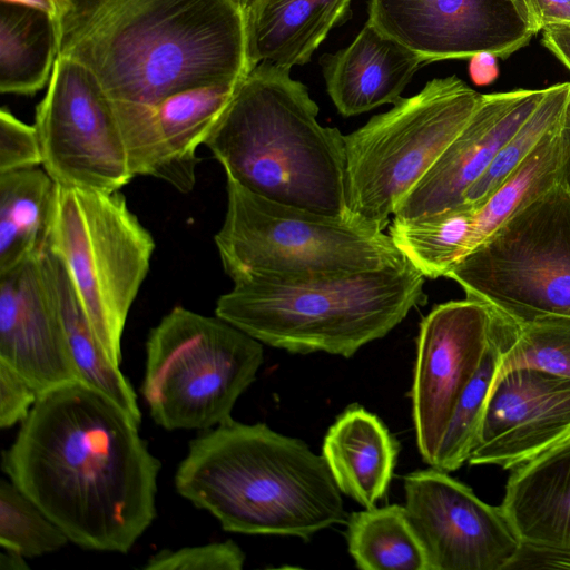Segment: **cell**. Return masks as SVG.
Returning <instances> with one entry per match:
<instances>
[{"mask_svg":"<svg viewBox=\"0 0 570 570\" xmlns=\"http://www.w3.org/2000/svg\"><path fill=\"white\" fill-rule=\"evenodd\" d=\"M562 122L474 210L468 254L488 239L513 214L562 179Z\"/></svg>","mask_w":570,"mask_h":570,"instance_id":"obj_27","label":"cell"},{"mask_svg":"<svg viewBox=\"0 0 570 570\" xmlns=\"http://www.w3.org/2000/svg\"><path fill=\"white\" fill-rule=\"evenodd\" d=\"M0 569L26 570L29 569V566L24 556L14 550L2 548V551L0 552Z\"/></svg>","mask_w":570,"mask_h":570,"instance_id":"obj_41","label":"cell"},{"mask_svg":"<svg viewBox=\"0 0 570 570\" xmlns=\"http://www.w3.org/2000/svg\"><path fill=\"white\" fill-rule=\"evenodd\" d=\"M291 70L257 65L238 81L204 145L232 179L269 200L347 219L344 135Z\"/></svg>","mask_w":570,"mask_h":570,"instance_id":"obj_4","label":"cell"},{"mask_svg":"<svg viewBox=\"0 0 570 570\" xmlns=\"http://www.w3.org/2000/svg\"><path fill=\"white\" fill-rule=\"evenodd\" d=\"M174 484L228 532L309 540L348 517L322 454L264 423L229 419L202 432L189 441Z\"/></svg>","mask_w":570,"mask_h":570,"instance_id":"obj_3","label":"cell"},{"mask_svg":"<svg viewBox=\"0 0 570 570\" xmlns=\"http://www.w3.org/2000/svg\"><path fill=\"white\" fill-rule=\"evenodd\" d=\"M425 63L370 22L347 47L322 58L327 92L345 117L396 104Z\"/></svg>","mask_w":570,"mask_h":570,"instance_id":"obj_20","label":"cell"},{"mask_svg":"<svg viewBox=\"0 0 570 570\" xmlns=\"http://www.w3.org/2000/svg\"><path fill=\"white\" fill-rule=\"evenodd\" d=\"M511 324V338L502 355L498 376L515 368H533L570 379L569 317Z\"/></svg>","mask_w":570,"mask_h":570,"instance_id":"obj_31","label":"cell"},{"mask_svg":"<svg viewBox=\"0 0 570 570\" xmlns=\"http://www.w3.org/2000/svg\"><path fill=\"white\" fill-rule=\"evenodd\" d=\"M482 96L454 75L435 78L344 135L350 220L382 233L390 216L466 125Z\"/></svg>","mask_w":570,"mask_h":570,"instance_id":"obj_7","label":"cell"},{"mask_svg":"<svg viewBox=\"0 0 570 570\" xmlns=\"http://www.w3.org/2000/svg\"><path fill=\"white\" fill-rule=\"evenodd\" d=\"M497 313L469 298L436 305L421 322L411 389L416 443L435 465L454 407L493 341Z\"/></svg>","mask_w":570,"mask_h":570,"instance_id":"obj_12","label":"cell"},{"mask_svg":"<svg viewBox=\"0 0 570 570\" xmlns=\"http://www.w3.org/2000/svg\"><path fill=\"white\" fill-rule=\"evenodd\" d=\"M543 89L487 94L471 118L396 208L393 219L412 220L463 205L468 189L535 109Z\"/></svg>","mask_w":570,"mask_h":570,"instance_id":"obj_18","label":"cell"},{"mask_svg":"<svg viewBox=\"0 0 570 570\" xmlns=\"http://www.w3.org/2000/svg\"><path fill=\"white\" fill-rule=\"evenodd\" d=\"M215 244L234 283H305L407 262L383 232L269 200L232 179Z\"/></svg>","mask_w":570,"mask_h":570,"instance_id":"obj_6","label":"cell"},{"mask_svg":"<svg viewBox=\"0 0 570 570\" xmlns=\"http://www.w3.org/2000/svg\"><path fill=\"white\" fill-rule=\"evenodd\" d=\"M405 509L431 570L511 569L522 543L501 507L431 466L404 476Z\"/></svg>","mask_w":570,"mask_h":570,"instance_id":"obj_14","label":"cell"},{"mask_svg":"<svg viewBox=\"0 0 570 570\" xmlns=\"http://www.w3.org/2000/svg\"><path fill=\"white\" fill-rule=\"evenodd\" d=\"M33 126L56 184L114 193L134 178L112 101L80 62L58 56Z\"/></svg>","mask_w":570,"mask_h":570,"instance_id":"obj_11","label":"cell"},{"mask_svg":"<svg viewBox=\"0 0 570 570\" xmlns=\"http://www.w3.org/2000/svg\"><path fill=\"white\" fill-rule=\"evenodd\" d=\"M399 442L385 424L361 405L346 407L327 430L322 456L338 488L364 508L386 493Z\"/></svg>","mask_w":570,"mask_h":570,"instance_id":"obj_22","label":"cell"},{"mask_svg":"<svg viewBox=\"0 0 570 570\" xmlns=\"http://www.w3.org/2000/svg\"><path fill=\"white\" fill-rule=\"evenodd\" d=\"M46 246L66 266L98 340L119 366L127 317L155 249L151 234L119 190L56 184Z\"/></svg>","mask_w":570,"mask_h":570,"instance_id":"obj_9","label":"cell"},{"mask_svg":"<svg viewBox=\"0 0 570 570\" xmlns=\"http://www.w3.org/2000/svg\"><path fill=\"white\" fill-rule=\"evenodd\" d=\"M570 439V379L533 368L497 377L468 463L513 470Z\"/></svg>","mask_w":570,"mask_h":570,"instance_id":"obj_16","label":"cell"},{"mask_svg":"<svg viewBox=\"0 0 570 570\" xmlns=\"http://www.w3.org/2000/svg\"><path fill=\"white\" fill-rule=\"evenodd\" d=\"M263 361L253 336L217 315L176 306L149 331L140 392L163 429L206 431L232 419Z\"/></svg>","mask_w":570,"mask_h":570,"instance_id":"obj_8","label":"cell"},{"mask_svg":"<svg viewBox=\"0 0 570 570\" xmlns=\"http://www.w3.org/2000/svg\"><path fill=\"white\" fill-rule=\"evenodd\" d=\"M238 83V82H237ZM237 83H215L173 94L154 105L112 101L132 175L193 190L204 145Z\"/></svg>","mask_w":570,"mask_h":570,"instance_id":"obj_15","label":"cell"},{"mask_svg":"<svg viewBox=\"0 0 570 570\" xmlns=\"http://www.w3.org/2000/svg\"><path fill=\"white\" fill-rule=\"evenodd\" d=\"M497 59V56L488 51L472 56L469 63L471 80L478 86L492 83L499 76Z\"/></svg>","mask_w":570,"mask_h":570,"instance_id":"obj_38","label":"cell"},{"mask_svg":"<svg viewBox=\"0 0 570 570\" xmlns=\"http://www.w3.org/2000/svg\"><path fill=\"white\" fill-rule=\"evenodd\" d=\"M70 542L63 531L13 482H0V546L26 558L56 552Z\"/></svg>","mask_w":570,"mask_h":570,"instance_id":"obj_32","label":"cell"},{"mask_svg":"<svg viewBox=\"0 0 570 570\" xmlns=\"http://www.w3.org/2000/svg\"><path fill=\"white\" fill-rule=\"evenodd\" d=\"M542 43L570 71V22L543 28Z\"/></svg>","mask_w":570,"mask_h":570,"instance_id":"obj_37","label":"cell"},{"mask_svg":"<svg viewBox=\"0 0 570 570\" xmlns=\"http://www.w3.org/2000/svg\"><path fill=\"white\" fill-rule=\"evenodd\" d=\"M570 101V82L547 87L546 92L484 174L468 189L463 205L478 208L563 120Z\"/></svg>","mask_w":570,"mask_h":570,"instance_id":"obj_30","label":"cell"},{"mask_svg":"<svg viewBox=\"0 0 570 570\" xmlns=\"http://www.w3.org/2000/svg\"><path fill=\"white\" fill-rule=\"evenodd\" d=\"M56 183L39 167L0 174V274L46 246Z\"/></svg>","mask_w":570,"mask_h":570,"instance_id":"obj_25","label":"cell"},{"mask_svg":"<svg viewBox=\"0 0 570 570\" xmlns=\"http://www.w3.org/2000/svg\"><path fill=\"white\" fill-rule=\"evenodd\" d=\"M37 391L14 370L0 362V428L21 423L38 397Z\"/></svg>","mask_w":570,"mask_h":570,"instance_id":"obj_35","label":"cell"},{"mask_svg":"<svg viewBox=\"0 0 570 570\" xmlns=\"http://www.w3.org/2000/svg\"><path fill=\"white\" fill-rule=\"evenodd\" d=\"M40 259L81 381L110 397L141 424L137 394L98 340L66 266L47 246L42 248Z\"/></svg>","mask_w":570,"mask_h":570,"instance_id":"obj_23","label":"cell"},{"mask_svg":"<svg viewBox=\"0 0 570 570\" xmlns=\"http://www.w3.org/2000/svg\"><path fill=\"white\" fill-rule=\"evenodd\" d=\"M497 315L498 323L493 341L462 392L451 416L433 466L439 470L451 472L461 468L468 462L476 443L487 401L498 377L502 355L512 333L511 322L498 313Z\"/></svg>","mask_w":570,"mask_h":570,"instance_id":"obj_29","label":"cell"},{"mask_svg":"<svg viewBox=\"0 0 570 570\" xmlns=\"http://www.w3.org/2000/svg\"><path fill=\"white\" fill-rule=\"evenodd\" d=\"M474 210L462 205L417 219H393L389 235L424 277H446L469 252Z\"/></svg>","mask_w":570,"mask_h":570,"instance_id":"obj_28","label":"cell"},{"mask_svg":"<svg viewBox=\"0 0 570 570\" xmlns=\"http://www.w3.org/2000/svg\"><path fill=\"white\" fill-rule=\"evenodd\" d=\"M140 424L76 381L40 393L2 469L76 546L127 553L157 517L161 462Z\"/></svg>","mask_w":570,"mask_h":570,"instance_id":"obj_1","label":"cell"},{"mask_svg":"<svg viewBox=\"0 0 570 570\" xmlns=\"http://www.w3.org/2000/svg\"><path fill=\"white\" fill-rule=\"evenodd\" d=\"M353 0H257L245 14L248 70L305 65L330 31L350 19Z\"/></svg>","mask_w":570,"mask_h":570,"instance_id":"obj_21","label":"cell"},{"mask_svg":"<svg viewBox=\"0 0 570 570\" xmlns=\"http://www.w3.org/2000/svg\"><path fill=\"white\" fill-rule=\"evenodd\" d=\"M59 56L87 67L115 101L154 105L248 71L245 14L232 0H73Z\"/></svg>","mask_w":570,"mask_h":570,"instance_id":"obj_2","label":"cell"},{"mask_svg":"<svg viewBox=\"0 0 570 570\" xmlns=\"http://www.w3.org/2000/svg\"><path fill=\"white\" fill-rule=\"evenodd\" d=\"M446 277L512 323L570 318V186L533 198Z\"/></svg>","mask_w":570,"mask_h":570,"instance_id":"obj_10","label":"cell"},{"mask_svg":"<svg viewBox=\"0 0 570 570\" xmlns=\"http://www.w3.org/2000/svg\"><path fill=\"white\" fill-rule=\"evenodd\" d=\"M42 164L35 126L18 119L9 110H0V174L39 167Z\"/></svg>","mask_w":570,"mask_h":570,"instance_id":"obj_34","label":"cell"},{"mask_svg":"<svg viewBox=\"0 0 570 570\" xmlns=\"http://www.w3.org/2000/svg\"><path fill=\"white\" fill-rule=\"evenodd\" d=\"M538 31L554 23L570 22V0H528Z\"/></svg>","mask_w":570,"mask_h":570,"instance_id":"obj_36","label":"cell"},{"mask_svg":"<svg viewBox=\"0 0 570 570\" xmlns=\"http://www.w3.org/2000/svg\"><path fill=\"white\" fill-rule=\"evenodd\" d=\"M426 63L488 51L505 59L539 31L528 0H368V19Z\"/></svg>","mask_w":570,"mask_h":570,"instance_id":"obj_13","label":"cell"},{"mask_svg":"<svg viewBox=\"0 0 570 570\" xmlns=\"http://www.w3.org/2000/svg\"><path fill=\"white\" fill-rule=\"evenodd\" d=\"M59 56L55 21L23 4H0V90L32 96L49 82Z\"/></svg>","mask_w":570,"mask_h":570,"instance_id":"obj_24","label":"cell"},{"mask_svg":"<svg viewBox=\"0 0 570 570\" xmlns=\"http://www.w3.org/2000/svg\"><path fill=\"white\" fill-rule=\"evenodd\" d=\"M6 2H12L31 7L47 13L56 23L58 35L60 36V29L65 19L70 13L73 0H1Z\"/></svg>","mask_w":570,"mask_h":570,"instance_id":"obj_39","label":"cell"},{"mask_svg":"<svg viewBox=\"0 0 570 570\" xmlns=\"http://www.w3.org/2000/svg\"><path fill=\"white\" fill-rule=\"evenodd\" d=\"M346 541L362 570H431L426 549L404 505L365 508L347 517Z\"/></svg>","mask_w":570,"mask_h":570,"instance_id":"obj_26","label":"cell"},{"mask_svg":"<svg viewBox=\"0 0 570 570\" xmlns=\"http://www.w3.org/2000/svg\"><path fill=\"white\" fill-rule=\"evenodd\" d=\"M563 169L562 178L570 186V101L562 120Z\"/></svg>","mask_w":570,"mask_h":570,"instance_id":"obj_40","label":"cell"},{"mask_svg":"<svg viewBox=\"0 0 570 570\" xmlns=\"http://www.w3.org/2000/svg\"><path fill=\"white\" fill-rule=\"evenodd\" d=\"M245 13L257 0H232Z\"/></svg>","mask_w":570,"mask_h":570,"instance_id":"obj_42","label":"cell"},{"mask_svg":"<svg viewBox=\"0 0 570 570\" xmlns=\"http://www.w3.org/2000/svg\"><path fill=\"white\" fill-rule=\"evenodd\" d=\"M40 253L0 274V362L38 394L81 381Z\"/></svg>","mask_w":570,"mask_h":570,"instance_id":"obj_17","label":"cell"},{"mask_svg":"<svg viewBox=\"0 0 570 570\" xmlns=\"http://www.w3.org/2000/svg\"><path fill=\"white\" fill-rule=\"evenodd\" d=\"M245 553L233 540L176 550L163 549L151 554L141 567L145 570H240Z\"/></svg>","mask_w":570,"mask_h":570,"instance_id":"obj_33","label":"cell"},{"mask_svg":"<svg viewBox=\"0 0 570 570\" xmlns=\"http://www.w3.org/2000/svg\"><path fill=\"white\" fill-rule=\"evenodd\" d=\"M425 277L401 266L305 283L242 279L215 314L261 343L289 353L353 356L426 303Z\"/></svg>","mask_w":570,"mask_h":570,"instance_id":"obj_5","label":"cell"},{"mask_svg":"<svg viewBox=\"0 0 570 570\" xmlns=\"http://www.w3.org/2000/svg\"><path fill=\"white\" fill-rule=\"evenodd\" d=\"M500 507L522 543L512 568H570V439L514 468Z\"/></svg>","mask_w":570,"mask_h":570,"instance_id":"obj_19","label":"cell"}]
</instances>
